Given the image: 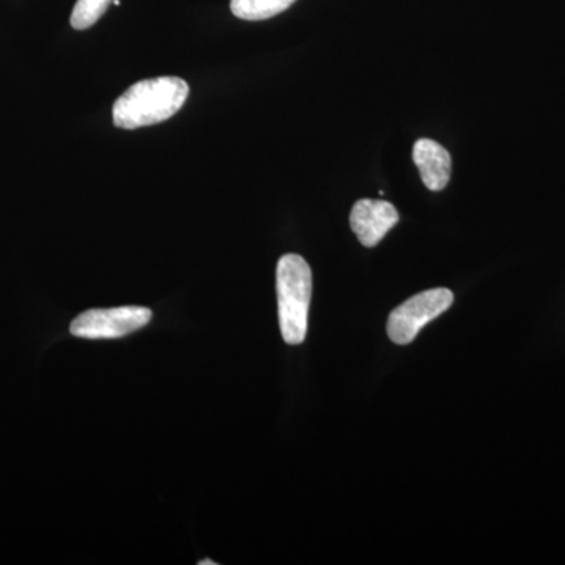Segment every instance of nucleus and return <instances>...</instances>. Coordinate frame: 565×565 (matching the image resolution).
<instances>
[{
	"instance_id": "4",
	"label": "nucleus",
	"mask_w": 565,
	"mask_h": 565,
	"mask_svg": "<svg viewBox=\"0 0 565 565\" xmlns=\"http://www.w3.org/2000/svg\"><path fill=\"white\" fill-rule=\"evenodd\" d=\"M151 318L150 308L145 307L96 308L77 316L70 332L85 340H115L143 329Z\"/></svg>"
},
{
	"instance_id": "3",
	"label": "nucleus",
	"mask_w": 565,
	"mask_h": 565,
	"mask_svg": "<svg viewBox=\"0 0 565 565\" xmlns=\"http://www.w3.org/2000/svg\"><path fill=\"white\" fill-rule=\"evenodd\" d=\"M455 302V294L446 288L429 289L405 300L388 318L390 340L393 343L405 345L418 337L419 330L444 315Z\"/></svg>"
},
{
	"instance_id": "6",
	"label": "nucleus",
	"mask_w": 565,
	"mask_h": 565,
	"mask_svg": "<svg viewBox=\"0 0 565 565\" xmlns=\"http://www.w3.org/2000/svg\"><path fill=\"white\" fill-rule=\"evenodd\" d=\"M414 161L424 185L429 191H444L451 178V156L446 148L437 141L419 139L414 147Z\"/></svg>"
},
{
	"instance_id": "9",
	"label": "nucleus",
	"mask_w": 565,
	"mask_h": 565,
	"mask_svg": "<svg viewBox=\"0 0 565 565\" xmlns=\"http://www.w3.org/2000/svg\"><path fill=\"white\" fill-rule=\"evenodd\" d=\"M200 565H215L214 561H202Z\"/></svg>"
},
{
	"instance_id": "2",
	"label": "nucleus",
	"mask_w": 565,
	"mask_h": 565,
	"mask_svg": "<svg viewBox=\"0 0 565 565\" xmlns=\"http://www.w3.org/2000/svg\"><path fill=\"white\" fill-rule=\"evenodd\" d=\"M313 275L302 256L282 255L277 266L278 318L282 340L302 344L308 330Z\"/></svg>"
},
{
	"instance_id": "10",
	"label": "nucleus",
	"mask_w": 565,
	"mask_h": 565,
	"mask_svg": "<svg viewBox=\"0 0 565 565\" xmlns=\"http://www.w3.org/2000/svg\"><path fill=\"white\" fill-rule=\"evenodd\" d=\"M114 6H115V7L120 6V0H114Z\"/></svg>"
},
{
	"instance_id": "7",
	"label": "nucleus",
	"mask_w": 565,
	"mask_h": 565,
	"mask_svg": "<svg viewBox=\"0 0 565 565\" xmlns=\"http://www.w3.org/2000/svg\"><path fill=\"white\" fill-rule=\"evenodd\" d=\"M296 0H232L234 17L245 21H264L288 10Z\"/></svg>"
},
{
	"instance_id": "1",
	"label": "nucleus",
	"mask_w": 565,
	"mask_h": 565,
	"mask_svg": "<svg viewBox=\"0 0 565 565\" xmlns=\"http://www.w3.org/2000/svg\"><path fill=\"white\" fill-rule=\"evenodd\" d=\"M189 98L188 82L163 76L137 82L114 104V125L139 129L167 121L182 109Z\"/></svg>"
},
{
	"instance_id": "8",
	"label": "nucleus",
	"mask_w": 565,
	"mask_h": 565,
	"mask_svg": "<svg viewBox=\"0 0 565 565\" xmlns=\"http://www.w3.org/2000/svg\"><path fill=\"white\" fill-rule=\"evenodd\" d=\"M111 2L114 0H77L73 13H71V25L76 31L90 29L92 25L102 20Z\"/></svg>"
},
{
	"instance_id": "5",
	"label": "nucleus",
	"mask_w": 565,
	"mask_h": 565,
	"mask_svg": "<svg viewBox=\"0 0 565 565\" xmlns=\"http://www.w3.org/2000/svg\"><path fill=\"white\" fill-rule=\"evenodd\" d=\"M399 222V214L392 203L384 200H359L353 204L351 226L364 247H374Z\"/></svg>"
}]
</instances>
